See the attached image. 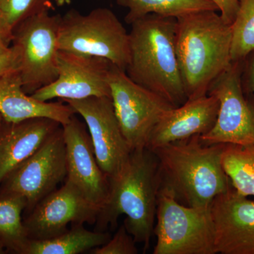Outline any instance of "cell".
<instances>
[{
    "mask_svg": "<svg viewBox=\"0 0 254 254\" xmlns=\"http://www.w3.org/2000/svg\"><path fill=\"white\" fill-rule=\"evenodd\" d=\"M196 135L151 150L158 165L160 188L182 205L209 208L232 185L222 165L225 144H208Z\"/></svg>",
    "mask_w": 254,
    "mask_h": 254,
    "instance_id": "cell-1",
    "label": "cell"
},
{
    "mask_svg": "<svg viewBox=\"0 0 254 254\" xmlns=\"http://www.w3.org/2000/svg\"><path fill=\"white\" fill-rule=\"evenodd\" d=\"M160 183L156 157L147 148L132 150L115 176L110 178L108 198L97 218V231L115 228L119 218L126 215L124 225L136 243L149 247L154 232Z\"/></svg>",
    "mask_w": 254,
    "mask_h": 254,
    "instance_id": "cell-2",
    "label": "cell"
},
{
    "mask_svg": "<svg viewBox=\"0 0 254 254\" xmlns=\"http://www.w3.org/2000/svg\"><path fill=\"white\" fill-rule=\"evenodd\" d=\"M217 11L177 18L176 52L187 99L208 94L212 83L231 64V24Z\"/></svg>",
    "mask_w": 254,
    "mask_h": 254,
    "instance_id": "cell-3",
    "label": "cell"
},
{
    "mask_svg": "<svg viewBox=\"0 0 254 254\" xmlns=\"http://www.w3.org/2000/svg\"><path fill=\"white\" fill-rule=\"evenodd\" d=\"M131 26L127 76L175 108L184 104L188 99L177 56V18L148 14Z\"/></svg>",
    "mask_w": 254,
    "mask_h": 254,
    "instance_id": "cell-4",
    "label": "cell"
},
{
    "mask_svg": "<svg viewBox=\"0 0 254 254\" xmlns=\"http://www.w3.org/2000/svg\"><path fill=\"white\" fill-rule=\"evenodd\" d=\"M58 47L62 51L104 58L124 71L129 63V33L108 8L86 14L71 9L60 16Z\"/></svg>",
    "mask_w": 254,
    "mask_h": 254,
    "instance_id": "cell-5",
    "label": "cell"
},
{
    "mask_svg": "<svg viewBox=\"0 0 254 254\" xmlns=\"http://www.w3.org/2000/svg\"><path fill=\"white\" fill-rule=\"evenodd\" d=\"M60 15L45 11L27 18L13 32L12 45L23 91L28 94L48 86L58 76Z\"/></svg>",
    "mask_w": 254,
    "mask_h": 254,
    "instance_id": "cell-6",
    "label": "cell"
},
{
    "mask_svg": "<svg viewBox=\"0 0 254 254\" xmlns=\"http://www.w3.org/2000/svg\"><path fill=\"white\" fill-rule=\"evenodd\" d=\"M153 254H216L213 220L209 208L179 203L159 190Z\"/></svg>",
    "mask_w": 254,
    "mask_h": 254,
    "instance_id": "cell-7",
    "label": "cell"
},
{
    "mask_svg": "<svg viewBox=\"0 0 254 254\" xmlns=\"http://www.w3.org/2000/svg\"><path fill=\"white\" fill-rule=\"evenodd\" d=\"M244 61L232 62L209 88L220 106L213 128L200 136L205 143L254 145V94L244 86Z\"/></svg>",
    "mask_w": 254,
    "mask_h": 254,
    "instance_id": "cell-8",
    "label": "cell"
},
{
    "mask_svg": "<svg viewBox=\"0 0 254 254\" xmlns=\"http://www.w3.org/2000/svg\"><path fill=\"white\" fill-rule=\"evenodd\" d=\"M108 81L115 115L130 149L146 148L155 126L175 107L137 84L115 65L112 64Z\"/></svg>",
    "mask_w": 254,
    "mask_h": 254,
    "instance_id": "cell-9",
    "label": "cell"
},
{
    "mask_svg": "<svg viewBox=\"0 0 254 254\" xmlns=\"http://www.w3.org/2000/svg\"><path fill=\"white\" fill-rule=\"evenodd\" d=\"M67 176L63 125L0 184V193L22 196L29 213Z\"/></svg>",
    "mask_w": 254,
    "mask_h": 254,
    "instance_id": "cell-10",
    "label": "cell"
},
{
    "mask_svg": "<svg viewBox=\"0 0 254 254\" xmlns=\"http://www.w3.org/2000/svg\"><path fill=\"white\" fill-rule=\"evenodd\" d=\"M113 64L104 58L60 50L55 81L31 94L41 101H64L91 97H110L109 73Z\"/></svg>",
    "mask_w": 254,
    "mask_h": 254,
    "instance_id": "cell-11",
    "label": "cell"
},
{
    "mask_svg": "<svg viewBox=\"0 0 254 254\" xmlns=\"http://www.w3.org/2000/svg\"><path fill=\"white\" fill-rule=\"evenodd\" d=\"M99 207L71 182L45 197L23 220L30 240H46L67 231V225L95 224Z\"/></svg>",
    "mask_w": 254,
    "mask_h": 254,
    "instance_id": "cell-12",
    "label": "cell"
},
{
    "mask_svg": "<svg viewBox=\"0 0 254 254\" xmlns=\"http://www.w3.org/2000/svg\"><path fill=\"white\" fill-rule=\"evenodd\" d=\"M84 120L100 168L112 178L124 166L131 150L124 136L110 97L66 100Z\"/></svg>",
    "mask_w": 254,
    "mask_h": 254,
    "instance_id": "cell-13",
    "label": "cell"
},
{
    "mask_svg": "<svg viewBox=\"0 0 254 254\" xmlns=\"http://www.w3.org/2000/svg\"><path fill=\"white\" fill-rule=\"evenodd\" d=\"M217 254H254V200L233 188L210 205Z\"/></svg>",
    "mask_w": 254,
    "mask_h": 254,
    "instance_id": "cell-14",
    "label": "cell"
},
{
    "mask_svg": "<svg viewBox=\"0 0 254 254\" xmlns=\"http://www.w3.org/2000/svg\"><path fill=\"white\" fill-rule=\"evenodd\" d=\"M68 181L93 204L102 208L109 194L110 179L100 168L86 125L73 115L63 125Z\"/></svg>",
    "mask_w": 254,
    "mask_h": 254,
    "instance_id": "cell-15",
    "label": "cell"
},
{
    "mask_svg": "<svg viewBox=\"0 0 254 254\" xmlns=\"http://www.w3.org/2000/svg\"><path fill=\"white\" fill-rule=\"evenodd\" d=\"M219 100L207 94L189 99L180 106L165 114L148 138L150 150L173 142L182 141L210 131L218 116Z\"/></svg>",
    "mask_w": 254,
    "mask_h": 254,
    "instance_id": "cell-16",
    "label": "cell"
},
{
    "mask_svg": "<svg viewBox=\"0 0 254 254\" xmlns=\"http://www.w3.org/2000/svg\"><path fill=\"white\" fill-rule=\"evenodd\" d=\"M61 124L48 118L0 123V184L20 163L35 153Z\"/></svg>",
    "mask_w": 254,
    "mask_h": 254,
    "instance_id": "cell-17",
    "label": "cell"
},
{
    "mask_svg": "<svg viewBox=\"0 0 254 254\" xmlns=\"http://www.w3.org/2000/svg\"><path fill=\"white\" fill-rule=\"evenodd\" d=\"M0 115L7 123L48 118L64 125L76 114L67 103L41 101L26 93L18 71H15L0 77Z\"/></svg>",
    "mask_w": 254,
    "mask_h": 254,
    "instance_id": "cell-18",
    "label": "cell"
},
{
    "mask_svg": "<svg viewBox=\"0 0 254 254\" xmlns=\"http://www.w3.org/2000/svg\"><path fill=\"white\" fill-rule=\"evenodd\" d=\"M111 238L106 232H92L83 224H75L71 230L46 240H30L23 254H78L105 245Z\"/></svg>",
    "mask_w": 254,
    "mask_h": 254,
    "instance_id": "cell-19",
    "label": "cell"
},
{
    "mask_svg": "<svg viewBox=\"0 0 254 254\" xmlns=\"http://www.w3.org/2000/svg\"><path fill=\"white\" fill-rule=\"evenodd\" d=\"M26 208L23 197L0 193V246L6 252L23 254L30 242L22 220Z\"/></svg>",
    "mask_w": 254,
    "mask_h": 254,
    "instance_id": "cell-20",
    "label": "cell"
},
{
    "mask_svg": "<svg viewBox=\"0 0 254 254\" xmlns=\"http://www.w3.org/2000/svg\"><path fill=\"white\" fill-rule=\"evenodd\" d=\"M117 3L128 10L125 19L128 25L148 14L177 18L195 11H219L211 0H117Z\"/></svg>",
    "mask_w": 254,
    "mask_h": 254,
    "instance_id": "cell-21",
    "label": "cell"
},
{
    "mask_svg": "<svg viewBox=\"0 0 254 254\" xmlns=\"http://www.w3.org/2000/svg\"><path fill=\"white\" fill-rule=\"evenodd\" d=\"M222 165L237 192L254 196V145H225Z\"/></svg>",
    "mask_w": 254,
    "mask_h": 254,
    "instance_id": "cell-22",
    "label": "cell"
},
{
    "mask_svg": "<svg viewBox=\"0 0 254 254\" xmlns=\"http://www.w3.org/2000/svg\"><path fill=\"white\" fill-rule=\"evenodd\" d=\"M231 27L232 62L244 61L254 51V0H240Z\"/></svg>",
    "mask_w": 254,
    "mask_h": 254,
    "instance_id": "cell-23",
    "label": "cell"
},
{
    "mask_svg": "<svg viewBox=\"0 0 254 254\" xmlns=\"http://www.w3.org/2000/svg\"><path fill=\"white\" fill-rule=\"evenodd\" d=\"M51 8L50 0H0V19L13 37L20 23Z\"/></svg>",
    "mask_w": 254,
    "mask_h": 254,
    "instance_id": "cell-24",
    "label": "cell"
},
{
    "mask_svg": "<svg viewBox=\"0 0 254 254\" xmlns=\"http://www.w3.org/2000/svg\"><path fill=\"white\" fill-rule=\"evenodd\" d=\"M136 242L127 231L125 225H121L113 238L105 245L90 251L93 254H136Z\"/></svg>",
    "mask_w": 254,
    "mask_h": 254,
    "instance_id": "cell-25",
    "label": "cell"
},
{
    "mask_svg": "<svg viewBox=\"0 0 254 254\" xmlns=\"http://www.w3.org/2000/svg\"><path fill=\"white\" fill-rule=\"evenodd\" d=\"M218 6L222 18L232 24L236 18L240 0H211Z\"/></svg>",
    "mask_w": 254,
    "mask_h": 254,
    "instance_id": "cell-26",
    "label": "cell"
},
{
    "mask_svg": "<svg viewBox=\"0 0 254 254\" xmlns=\"http://www.w3.org/2000/svg\"><path fill=\"white\" fill-rule=\"evenodd\" d=\"M242 81L246 89L254 94V51L244 61Z\"/></svg>",
    "mask_w": 254,
    "mask_h": 254,
    "instance_id": "cell-27",
    "label": "cell"
},
{
    "mask_svg": "<svg viewBox=\"0 0 254 254\" xmlns=\"http://www.w3.org/2000/svg\"><path fill=\"white\" fill-rule=\"evenodd\" d=\"M15 71H18L17 60L14 50L10 46L9 51L0 55V77Z\"/></svg>",
    "mask_w": 254,
    "mask_h": 254,
    "instance_id": "cell-28",
    "label": "cell"
},
{
    "mask_svg": "<svg viewBox=\"0 0 254 254\" xmlns=\"http://www.w3.org/2000/svg\"><path fill=\"white\" fill-rule=\"evenodd\" d=\"M0 39L3 40V41L6 42L9 45L11 43V40H12V36L10 34L7 30H6V28H5L1 19H0Z\"/></svg>",
    "mask_w": 254,
    "mask_h": 254,
    "instance_id": "cell-29",
    "label": "cell"
},
{
    "mask_svg": "<svg viewBox=\"0 0 254 254\" xmlns=\"http://www.w3.org/2000/svg\"><path fill=\"white\" fill-rule=\"evenodd\" d=\"M10 46L3 40L0 39V55L4 54L6 52L9 51Z\"/></svg>",
    "mask_w": 254,
    "mask_h": 254,
    "instance_id": "cell-30",
    "label": "cell"
},
{
    "mask_svg": "<svg viewBox=\"0 0 254 254\" xmlns=\"http://www.w3.org/2000/svg\"><path fill=\"white\" fill-rule=\"evenodd\" d=\"M51 1H54L55 4L59 6H63L64 5L68 4L71 3V0H50Z\"/></svg>",
    "mask_w": 254,
    "mask_h": 254,
    "instance_id": "cell-31",
    "label": "cell"
},
{
    "mask_svg": "<svg viewBox=\"0 0 254 254\" xmlns=\"http://www.w3.org/2000/svg\"><path fill=\"white\" fill-rule=\"evenodd\" d=\"M4 250L2 248V247H0V254H4Z\"/></svg>",
    "mask_w": 254,
    "mask_h": 254,
    "instance_id": "cell-32",
    "label": "cell"
},
{
    "mask_svg": "<svg viewBox=\"0 0 254 254\" xmlns=\"http://www.w3.org/2000/svg\"><path fill=\"white\" fill-rule=\"evenodd\" d=\"M3 119L1 118V115H0V123H1V121H2Z\"/></svg>",
    "mask_w": 254,
    "mask_h": 254,
    "instance_id": "cell-33",
    "label": "cell"
}]
</instances>
